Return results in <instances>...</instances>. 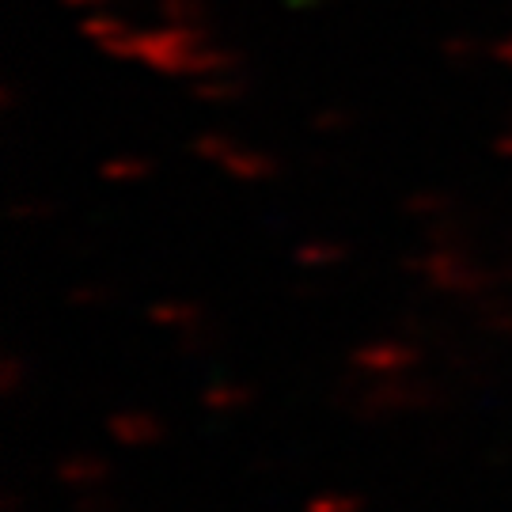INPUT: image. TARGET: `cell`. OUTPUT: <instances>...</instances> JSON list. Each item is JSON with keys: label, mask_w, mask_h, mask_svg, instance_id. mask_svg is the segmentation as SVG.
I'll list each match as a JSON object with an SVG mask.
<instances>
[{"label": "cell", "mask_w": 512, "mask_h": 512, "mask_svg": "<svg viewBox=\"0 0 512 512\" xmlns=\"http://www.w3.org/2000/svg\"><path fill=\"white\" fill-rule=\"evenodd\" d=\"M403 270L414 281L429 285L440 296H459V300H482L497 289L512 285V255L501 262H486L478 255L475 239L467 243H429L425 251L403 258Z\"/></svg>", "instance_id": "1"}, {"label": "cell", "mask_w": 512, "mask_h": 512, "mask_svg": "<svg viewBox=\"0 0 512 512\" xmlns=\"http://www.w3.org/2000/svg\"><path fill=\"white\" fill-rule=\"evenodd\" d=\"M342 406H349L361 421H384L399 414H425V410H444L452 403L448 391L437 380L425 376H391V380H372L368 387L346 384L338 391Z\"/></svg>", "instance_id": "2"}, {"label": "cell", "mask_w": 512, "mask_h": 512, "mask_svg": "<svg viewBox=\"0 0 512 512\" xmlns=\"http://www.w3.org/2000/svg\"><path fill=\"white\" fill-rule=\"evenodd\" d=\"M205 42H213L209 27H156V31H141L137 35V61L164 76H190L194 57Z\"/></svg>", "instance_id": "3"}, {"label": "cell", "mask_w": 512, "mask_h": 512, "mask_svg": "<svg viewBox=\"0 0 512 512\" xmlns=\"http://www.w3.org/2000/svg\"><path fill=\"white\" fill-rule=\"evenodd\" d=\"M425 365V349L414 338H376L349 349V372L361 380H391V376H410Z\"/></svg>", "instance_id": "4"}, {"label": "cell", "mask_w": 512, "mask_h": 512, "mask_svg": "<svg viewBox=\"0 0 512 512\" xmlns=\"http://www.w3.org/2000/svg\"><path fill=\"white\" fill-rule=\"evenodd\" d=\"M164 421L141 406H122L107 418V437L122 448H152L164 440Z\"/></svg>", "instance_id": "5"}, {"label": "cell", "mask_w": 512, "mask_h": 512, "mask_svg": "<svg viewBox=\"0 0 512 512\" xmlns=\"http://www.w3.org/2000/svg\"><path fill=\"white\" fill-rule=\"evenodd\" d=\"M220 171H224L228 179H236V183H266V179H274L277 171H281V164H277V156L262 152V148L239 145L236 152L220 164Z\"/></svg>", "instance_id": "6"}, {"label": "cell", "mask_w": 512, "mask_h": 512, "mask_svg": "<svg viewBox=\"0 0 512 512\" xmlns=\"http://www.w3.org/2000/svg\"><path fill=\"white\" fill-rule=\"evenodd\" d=\"M57 478L73 490H95L110 478V463L103 456H88V452H76L57 463Z\"/></svg>", "instance_id": "7"}, {"label": "cell", "mask_w": 512, "mask_h": 512, "mask_svg": "<svg viewBox=\"0 0 512 512\" xmlns=\"http://www.w3.org/2000/svg\"><path fill=\"white\" fill-rule=\"evenodd\" d=\"M148 323L179 334V330L205 323V304H198V300H156V304H148Z\"/></svg>", "instance_id": "8"}, {"label": "cell", "mask_w": 512, "mask_h": 512, "mask_svg": "<svg viewBox=\"0 0 512 512\" xmlns=\"http://www.w3.org/2000/svg\"><path fill=\"white\" fill-rule=\"evenodd\" d=\"M251 399H255V391L239 380H228V376H217L202 387V406L209 414H239L251 406Z\"/></svg>", "instance_id": "9"}, {"label": "cell", "mask_w": 512, "mask_h": 512, "mask_svg": "<svg viewBox=\"0 0 512 512\" xmlns=\"http://www.w3.org/2000/svg\"><path fill=\"white\" fill-rule=\"evenodd\" d=\"M247 95V80L239 73H220V76H202L190 84V99L198 103H213V107H224V103H236Z\"/></svg>", "instance_id": "10"}, {"label": "cell", "mask_w": 512, "mask_h": 512, "mask_svg": "<svg viewBox=\"0 0 512 512\" xmlns=\"http://www.w3.org/2000/svg\"><path fill=\"white\" fill-rule=\"evenodd\" d=\"M459 205L448 190H414L403 202V213L410 220H421V224H437V220L452 217Z\"/></svg>", "instance_id": "11"}, {"label": "cell", "mask_w": 512, "mask_h": 512, "mask_svg": "<svg viewBox=\"0 0 512 512\" xmlns=\"http://www.w3.org/2000/svg\"><path fill=\"white\" fill-rule=\"evenodd\" d=\"M243 69V54L232 50V46H224V42H205L198 57H194V69L190 76L194 80H202V76H220V73H239Z\"/></svg>", "instance_id": "12"}, {"label": "cell", "mask_w": 512, "mask_h": 512, "mask_svg": "<svg viewBox=\"0 0 512 512\" xmlns=\"http://www.w3.org/2000/svg\"><path fill=\"white\" fill-rule=\"evenodd\" d=\"M293 258L296 266H304V270H330V266L346 262L349 247L346 243H334V239H304L293 251Z\"/></svg>", "instance_id": "13"}, {"label": "cell", "mask_w": 512, "mask_h": 512, "mask_svg": "<svg viewBox=\"0 0 512 512\" xmlns=\"http://www.w3.org/2000/svg\"><path fill=\"white\" fill-rule=\"evenodd\" d=\"M152 160L148 156H137V152H122V156H110L99 164V179L103 183H141L152 175Z\"/></svg>", "instance_id": "14"}, {"label": "cell", "mask_w": 512, "mask_h": 512, "mask_svg": "<svg viewBox=\"0 0 512 512\" xmlns=\"http://www.w3.org/2000/svg\"><path fill=\"white\" fill-rule=\"evenodd\" d=\"M133 27H129L126 19L118 16V12H92V16L80 19V35L95 42L99 50H107L110 42H118V38H126Z\"/></svg>", "instance_id": "15"}, {"label": "cell", "mask_w": 512, "mask_h": 512, "mask_svg": "<svg viewBox=\"0 0 512 512\" xmlns=\"http://www.w3.org/2000/svg\"><path fill=\"white\" fill-rule=\"evenodd\" d=\"M243 145L239 137H232L228 129H202V133H194V141H190V152L198 156V160H205V164H224L236 148Z\"/></svg>", "instance_id": "16"}, {"label": "cell", "mask_w": 512, "mask_h": 512, "mask_svg": "<svg viewBox=\"0 0 512 512\" xmlns=\"http://www.w3.org/2000/svg\"><path fill=\"white\" fill-rule=\"evenodd\" d=\"M164 23L175 27H209V8L205 0H156Z\"/></svg>", "instance_id": "17"}, {"label": "cell", "mask_w": 512, "mask_h": 512, "mask_svg": "<svg viewBox=\"0 0 512 512\" xmlns=\"http://www.w3.org/2000/svg\"><path fill=\"white\" fill-rule=\"evenodd\" d=\"M304 512H365V497L353 490H319L304 501Z\"/></svg>", "instance_id": "18"}, {"label": "cell", "mask_w": 512, "mask_h": 512, "mask_svg": "<svg viewBox=\"0 0 512 512\" xmlns=\"http://www.w3.org/2000/svg\"><path fill=\"white\" fill-rule=\"evenodd\" d=\"M478 323L497 334V338H509L512 342V300H501V296H486L478 304Z\"/></svg>", "instance_id": "19"}, {"label": "cell", "mask_w": 512, "mask_h": 512, "mask_svg": "<svg viewBox=\"0 0 512 512\" xmlns=\"http://www.w3.org/2000/svg\"><path fill=\"white\" fill-rule=\"evenodd\" d=\"M175 346H179V353H186V357H202V353H213V349L220 346V334L209 323H198V327L190 330H179L175 334Z\"/></svg>", "instance_id": "20"}, {"label": "cell", "mask_w": 512, "mask_h": 512, "mask_svg": "<svg viewBox=\"0 0 512 512\" xmlns=\"http://www.w3.org/2000/svg\"><path fill=\"white\" fill-rule=\"evenodd\" d=\"M110 300H114V289H110L107 281H80L73 293H69V304L76 311H99L107 308Z\"/></svg>", "instance_id": "21"}, {"label": "cell", "mask_w": 512, "mask_h": 512, "mask_svg": "<svg viewBox=\"0 0 512 512\" xmlns=\"http://www.w3.org/2000/svg\"><path fill=\"white\" fill-rule=\"evenodd\" d=\"M440 54L448 57L452 65H471L475 57H482V38L475 35H448L440 42Z\"/></svg>", "instance_id": "22"}, {"label": "cell", "mask_w": 512, "mask_h": 512, "mask_svg": "<svg viewBox=\"0 0 512 512\" xmlns=\"http://www.w3.org/2000/svg\"><path fill=\"white\" fill-rule=\"evenodd\" d=\"M23 384H27V365L19 361L16 353H8V357L0 361V395H4V399H16Z\"/></svg>", "instance_id": "23"}, {"label": "cell", "mask_w": 512, "mask_h": 512, "mask_svg": "<svg viewBox=\"0 0 512 512\" xmlns=\"http://www.w3.org/2000/svg\"><path fill=\"white\" fill-rule=\"evenodd\" d=\"M76 512H122V501L103 490V486H95V490H80L76 494Z\"/></svg>", "instance_id": "24"}, {"label": "cell", "mask_w": 512, "mask_h": 512, "mask_svg": "<svg viewBox=\"0 0 512 512\" xmlns=\"http://www.w3.org/2000/svg\"><path fill=\"white\" fill-rule=\"evenodd\" d=\"M353 126V114L346 107H323L311 114V129L315 133H346Z\"/></svg>", "instance_id": "25"}, {"label": "cell", "mask_w": 512, "mask_h": 512, "mask_svg": "<svg viewBox=\"0 0 512 512\" xmlns=\"http://www.w3.org/2000/svg\"><path fill=\"white\" fill-rule=\"evenodd\" d=\"M54 217V205L46 202V198H19L16 205H12V220H19V224H38V220H50Z\"/></svg>", "instance_id": "26"}, {"label": "cell", "mask_w": 512, "mask_h": 512, "mask_svg": "<svg viewBox=\"0 0 512 512\" xmlns=\"http://www.w3.org/2000/svg\"><path fill=\"white\" fill-rule=\"evenodd\" d=\"M114 0H61V8L80 12V16H92V12H107Z\"/></svg>", "instance_id": "27"}, {"label": "cell", "mask_w": 512, "mask_h": 512, "mask_svg": "<svg viewBox=\"0 0 512 512\" xmlns=\"http://www.w3.org/2000/svg\"><path fill=\"white\" fill-rule=\"evenodd\" d=\"M490 57H494L497 65H505V69H512V35H501L490 46Z\"/></svg>", "instance_id": "28"}, {"label": "cell", "mask_w": 512, "mask_h": 512, "mask_svg": "<svg viewBox=\"0 0 512 512\" xmlns=\"http://www.w3.org/2000/svg\"><path fill=\"white\" fill-rule=\"evenodd\" d=\"M494 152L501 156V160H512V126H505L494 137Z\"/></svg>", "instance_id": "29"}, {"label": "cell", "mask_w": 512, "mask_h": 512, "mask_svg": "<svg viewBox=\"0 0 512 512\" xmlns=\"http://www.w3.org/2000/svg\"><path fill=\"white\" fill-rule=\"evenodd\" d=\"M19 509V490H4V512Z\"/></svg>", "instance_id": "30"}, {"label": "cell", "mask_w": 512, "mask_h": 512, "mask_svg": "<svg viewBox=\"0 0 512 512\" xmlns=\"http://www.w3.org/2000/svg\"><path fill=\"white\" fill-rule=\"evenodd\" d=\"M0 107L4 110L16 107V88H4V92H0Z\"/></svg>", "instance_id": "31"}, {"label": "cell", "mask_w": 512, "mask_h": 512, "mask_svg": "<svg viewBox=\"0 0 512 512\" xmlns=\"http://www.w3.org/2000/svg\"><path fill=\"white\" fill-rule=\"evenodd\" d=\"M319 4H327V0H289V8H319Z\"/></svg>", "instance_id": "32"}]
</instances>
